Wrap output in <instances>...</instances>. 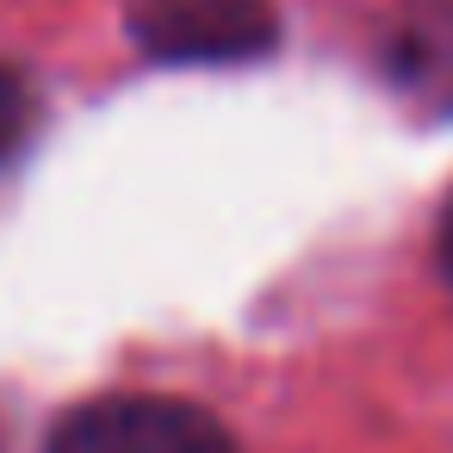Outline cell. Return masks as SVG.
Listing matches in <instances>:
<instances>
[{"label": "cell", "mask_w": 453, "mask_h": 453, "mask_svg": "<svg viewBox=\"0 0 453 453\" xmlns=\"http://www.w3.org/2000/svg\"><path fill=\"white\" fill-rule=\"evenodd\" d=\"M44 453H236V441L211 410L187 397L112 391L63 410Z\"/></svg>", "instance_id": "1"}, {"label": "cell", "mask_w": 453, "mask_h": 453, "mask_svg": "<svg viewBox=\"0 0 453 453\" xmlns=\"http://www.w3.org/2000/svg\"><path fill=\"white\" fill-rule=\"evenodd\" d=\"M125 26L150 63H255L280 44L267 0H137Z\"/></svg>", "instance_id": "2"}, {"label": "cell", "mask_w": 453, "mask_h": 453, "mask_svg": "<svg viewBox=\"0 0 453 453\" xmlns=\"http://www.w3.org/2000/svg\"><path fill=\"white\" fill-rule=\"evenodd\" d=\"M38 125H44V100H38V88H32L19 69L0 63V168H13V162L32 150Z\"/></svg>", "instance_id": "4"}, {"label": "cell", "mask_w": 453, "mask_h": 453, "mask_svg": "<svg viewBox=\"0 0 453 453\" xmlns=\"http://www.w3.org/2000/svg\"><path fill=\"white\" fill-rule=\"evenodd\" d=\"M385 69L397 94H410L416 106L453 112V7L447 0H416V7L397 13L385 38Z\"/></svg>", "instance_id": "3"}, {"label": "cell", "mask_w": 453, "mask_h": 453, "mask_svg": "<svg viewBox=\"0 0 453 453\" xmlns=\"http://www.w3.org/2000/svg\"><path fill=\"white\" fill-rule=\"evenodd\" d=\"M434 261H441V280L453 286V193L441 205V224H434Z\"/></svg>", "instance_id": "5"}]
</instances>
